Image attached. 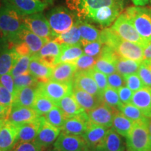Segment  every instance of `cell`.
Segmentation results:
<instances>
[{
	"mask_svg": "<svg viewBox=\"0 0 151 151\" xmlns=\"http://www.w3.org/2000/svg\"><path fill=\"white\" fill-rule=\"evenodd\" d=\"M0 36H1V32H0Z\"/></svg>",
	"mask_w": 151,
	"mask_h": 151,
	"instance_id": "cell-60",
	"label": "cell"
},
{
	"mask_svg": "<svg viewBox=\"0 0 151 151\" xmlns=\"http://www.w3.org/2000/svg\"><path fill=\"white\" fill-rule=\"evenodd\" d=\"M10 110L11 108H9V107H6V106L0 104V118L6 120Z\"/></svg>",
	"mask_w": 151,
	"mask_h": 151,
	"instance_id": "cell-52",
	"label": "cell"
},
{
	"mask_svg": "<svg viewBox=\"0 0 151 151\" xmlns=\"http://www.w3.org/2000/svg\"><path fill=\"white\" fill-rule=\"evenodd\" d=\"M148 127H149V131H150V134H151V118H150V120H149Z\"/></svg>",
	"mask_w": 151,
	"mask_h": 151,
	"instance_id": "cell-58",
	"label": "cell"
},
{
	"mask_svg": "<svg viewBox=\"0 0 151 151\" xmlns=\"http://www.w3.org/2000/svg\"><path fill=\"white\" fill-rule=\"evenodd\" d=\"M23 22L24 26L29 31L39 37L48 41L53 39V35L48 20L41 12L23 16Z\"/></svg>",
	"mask_w": 151,
	"mask_h": 151,
	"instance_id": "cell-9",
	"label": "cell"
},
{
	"mask_svg": "<svg viewBox=\"0 0 151 151\" xmlns=\"http://www.w3.org/2000/svg\"><path fill=\"white\" fill-rule=\"evenodd\" d=\"M39 116L32 108L21 106H11L6 120L16 125H20L33 121Z\"/></svg>",
	"mask_w": 151,
	"mask_h": 151,
	"instance_id": "cell-19",
	"label": "cell"
},
{
	"mask_svg": "<svg viewBox=\"0 0 151 151\" xmlns=\"http://www.w3.org/2000/svg\"><path fill=\"white\" fill-rule=\"evenodd\" d=\"M0 83L11 92V94L15 95L16 90H15L14 86V78L11 76L10 73H6L0 76Z\"/></svg>",
	"mask_w": 151,
	"mask_h": 151,
	"instance_id": "cell-50",
	"label": "cell"
},
{
	"mask_svg": "<svg viewBox=\"0 0 151 151\" xmlns=\"http://www.w3.org/2000/svg\"><path fill=\"white\" fill-rule=\"evenodd\" d=\"M150 3H151V0H150Z\"/></svg>",
	"mask_w": 151,
	"mask_h": 151,
	"instance_id": "cell-61",
	"label": "cell"
},
{
	"mask_svg": "<svg viewBox=\"0 0 151 151\" xmlns=\"http://www.w3.org/2000/svg\"><path fill=\"white\" fill-rule=\"evenodd\" d=\"M48 41V40H47V39L41 38L33 32H32L24 26L23 29H22L20 35H19L18 41L16 43H23L29 50L30 54H31L32 56L33 55L37 53L41 50L43 45Z\"/></svg>",
	"mask_w": 151,
	"mask_h": 151,
	"instance_id": "cell-23",
	"label": "cell"
},
{
	"mask_svg": "<svg viewBox=\"0 0 151 151\" xmlns=\"http://www.w3.org/2000/svg\"><path fill=\"white\" fill-rule=\"evenodd\" d=\"M86 141L82 136L60 134L54 143V149L58 151H85Z\"/></svg>",
	"mask_w": 151,
	"mask_h": 151,
	"instance_id": "cell-14",
	"label": "cell"
},
{
	"mask_svg": "<svg viewBox=\"0 0 151 151\" xmlns=\"http://www.w3.org/2000/svg\"><path fill=\"white\" fill-rule=\"evenodd\" d=\"M57 106L61 109L67 118L78 116L85 111L77 102L72 94L65 96L60 99L57 103Z\"/></svg>",
	"mask_w": 151,
	"mask_h": 151,
	"instance_id": "cell-30",
	"label": "cell"
},
{
	"mask_svg": "<svg viewBox=\"0 0 151 151\" xmlns=\"http://www.w3.org/2000/svg\"><path fill=\"white\" fill-rule=\"evenodd\" d=\"M123 151H124V150H123Z\"/></svg>",
	"mask_w": 151,
	"mask_h": 151,
	"instance_id": "cell-62",
	"label": "cell"
},
{
	"mask_svg": "<svg viewBox=\"0 0 151 151\" xmlns=\"http://www.w3.org/2000/svg\"><path fill=\"white\" fill-rule=\"evenodd\" d=\"M89 73L91 74L92 78H94V81L97 83L98 88L101 93L104 92L106 88L109 86L108 81H107V77L106 74L103 73L101 71L97 70L94 68L92 67L91 69H90Z\"/></svg>",
	"mask_w": 151,
	"mask_h": 151,
	"instance_id": "cell-44",
	"label": "cell"
},
{
	"mask_svg": "<svg viewBox=\"0 0 151 151\" xmlns=\"http://www.w3.org/2000/svg\"><path fill=\"white\" fill-rule=\"evenodd\" d=\"M133 1L134 4L137 6H145L149 2L150 0H132Z\"/></svg>",
	"mask_w": 151,
	"mask_h": 151,
	"instance_id": "cell-55",
	"label": "cell"
},
{
	"mask_svg": "<svg viewBox=\"0 0 151 151\" xmlns=\"http://www.w3.org/2000/svg\"><path fill=\"white\" fill-rule=\"evenodd\" d=\"M122 10V4L118 1L114 4L101 7L92 12L88 17L103 27L109 26L119 16Z\"/></svg>",
	"mask_w": 151,
	"mask_h": 151,
	"instance_id": "cell-11",
	"label": "cell"
},
{
	"mask_svg": "<svg viewBox=\"0 0 151 151\" xmlns=\"http://www.w3.org/2000/svg\"><path fill=\"white\" fill-rule=\"evenodd\" d=\"M55 0H4L5 4L12 7L22 16L40 13Z\"/></svg>",
	"mask_w": 151,
	"mask_h": 151,
	"instance_id": "cell-10",
	"label": "cell"
},
{
	"mask_svg": "<svg viewBox=\"0 0 151 151\" xmlns=\"http://www.w3.org/2000/svg\"><path fill=\"white\" fill-rule=\"evenodd\" d=\"M97 57H92L84 54L82 55L78 60L74 62L76 66L77 71H89L94 67L97 60Z\"/></svg>",
	"mask_w": 151,
	"mask_h": 151,
	"instance_id": "cell-42",
	"label": "cell"
},
{
	"mask_svg": "<svg viewBox=\"0 0 151 151\" xmlns=\"http://www.w3.org/2000/svg\"><path fill=\"white\" fill-rule=\"evenodd\" d=\"M24 27L23 16L9 6L5 5L0 8V32L1 37L15 43Z\"/></svg>",
	"mask_w": 151,
	"mask_h": 151,
	"instance_id": "cell-2",
	"label": "cell"
},
{
	"mask_svg": "<svg viewBox=\"0 0 151 151\" xmlns=\"http://www.w3.org/2000/svg\"><path fill=\"white\" fill-rule=\"evenodd\" d=\"M81 33L76 23L65 32L57 36L53 40L60 44L66 45H81Z\"/></svg>",
	"mask_w": 151,
	"mask_h": 151,
	"instance_id": "cell-34",
	"label": "cell"
},
{
	"mask_svg": "<svg viewBox=\"0 0 151 151\" xmlns=\"http://www.w3.org/2000/svg\"><path fill=\"white\" fill-rule=\"evenodd\" d=\"M46 18L52 30L53 39L70 29L77 22L72 13L64 7L52 9L47 14Z\"/></svg>",
	"mask_w": 151,
	"mask_h": 151,
	"instance_id": "cell-5",
	"label": "cell"
},
{
	"mask_svg": "<svg viewBox=\"0 0 151 151\" xmlns=\"http://www.w3.org/2000/svg\"><path fill=\"white\" fill-rule=\"evenodd\" d=\"M44 118L49 124L60 129L67 118L61 109L57 105L45 115Z\"/></svg>",
	"mask_w": 151,
	"mask_h": 151,
	"instance_id": "cell-37",
	"label": "cell"
},
{
	"mask_svg": "<svg viewBox=\"0 0 151 151\" xmlns=\"http://www.w3.org/2000/svg\"><path fill=\"white\" fill-rule=\"evenodd\" d=\"M18 126L6 120L0 130V151H11L16 143Z\"/></svg>",
	"mask_w": 151,
	"mask_h": 151,
	"instance_id": "cell-21",
	"label": "cell"
},
{
	"mask_svg": "<svg viewBox=\"0 0 151 151\" xmlns=\"http://www.w3.org/2000/svg\"><path fill=\"white\" fill-rule=\"evenodd\" d=\"M119 98L122 104L130 103L131 101L133 91L129 89L127 86H122L118 90Z\"/></svg>",
	"mask_w": 151,
	"mask_h": 151,
	"instance_id": "cell-51",
	"label": "cell"
},
{
	"mask_svg": "<svg viewBox=\"0 0 151 151\" xmlns=\"http://www.w3.org/2000/svg\"><path fill=\"white\" fill-rule=\"evenodd\" d=\"M99 40L104 45L112 48L120 58L137 62L143 61L144 47L122 39L111 27L101 31Z\"/></svg>",
	"mask_w": 151,
	"mask_h": 151,
	"instance_id": "cell-1",
	"label": "cell"
},
{
	"mask_svg": "<svg viewBox=\"0 0 151 151\" xmlns=\"http://www.w3.org/2000/svg\"><path fill=\"white\" fill-rule=\"evenodd\" d=\"M53 67L41 60L32 56L29 63V72L36 77L39 82H45L51 78Z\"/></svg>",
	"mask_w": 151,
	"mask_h": 151,
	"instance_id": "cell-26",
	"label": "cell"
},
{
	"mask_svg": "<svg viewBox=\"0 0 151 151\" xmlns=\"http://www.w3.org/2000/svg\"><path fill=\"white\" fill-rule=\"evenodd\" d=\"M145 121L134 122L131 131L126 137L128 151H151V134L148 123Z\"/></svg>",
	"mask_w": 151,
	"mask_h": 151,
	"instance_id": "cell-3",
	"label": "cell"
},
{
	"mask_svg": "<svg viewBox=\"0 0 151 151\" xmlns=\"http://www.w3.org/2000/svg\"><path fill=\"white\" fill-rule=\"evenodd\" d=\"M39 81L36 77L31 74L29 71L24 73L23 74L18 76L14 78V86L15 90H18L21 88H25L28 86H36L39 83Z\"/></svg>",
	"mask_w": 151,
	"mask_h": 151,
	"instance_id": "cell-41",
	"label": "cell"
},
{
	"mask_svg": "<svg viewBox=\"0 0 151 151\" xmlns=\"http://www.w3.org/2000/svg\"><path fill=\"white\" fill-rule=\"evenodd\" d=\"M130 103L140 109L145 117L151 118V88L144 87L134 92Z\"/></svg>",
	"mask_w": 151,
	"mask_h": 151,
	"instance_id": "cell-20",
	"label": "cell"
},
{
	"mask_svg": "<svg viewBox=\"0 0 151 151\" xmlns=\"http://www.w3.org/2000/svg\"><path fill=\"white\" fill-rule=\"evenodd\" d=\"M72 94L76 101L86 111H89L98 106L102 102L101 99L92 95L86 91L73 87Z\"/></svg>",
	"mask_w": 151,
	"mask_h": 151,
	"instance_id": "cell-28",
	"label": "cell"
},
{
	"mask_svg": "<svg viewBox=\"0 0 151 151\" xmlns=\"http://www.w3.org/2000/svg\"><path fill=\"white\" fill-rule=\"evenodd\" d=\"M76 24L81 33V46L99 40L101 32L92 24L81 20H77Z\"/></svg>",
	"mask_w": 151,
	"mask_h": 151,
	"instance_id": "cell-31",
	"label": "cell"
},
{
	"mask_svg": "<svg viewBox=\"0 0 151 151\" xmlns=\"http://www.w3.org/2000/svg\"><path fill=\"white\" fill-rule=\"evenodd\" d=\"M111 28L122 39L138 43L143 47L148 44L138 33L134 26L124 14L120 15L116 18L114 24Z\"/></svg>",
	"mask_w": 151,
	"mask_h": 151,
	"instance_id": "cell-8",
	"label": "cell"
},
{
	"mask_svg": "<svg viewBox=\"0 0 151 151\" xmlns=\"http://www.w3.org/2000/svg\"><path fill=\"white\" fill-rule=\"evenodd\" d=\"M83 46L84 54L87 55L98 58L101 54L104 44L99 40H98L87 43Z\"/></svg>",
	"mask_w": 151,
	"mask_h": 151,
	"instance_id": "cell-45",
	"label": "cell"
},
{
	"mask_svg": "<svg viewBox=\"0 0 151 151\" xmlns=\"http://www.w3.org/2000/svg\"><path fill=\"white\" fill-rule=\"evenodd\" d=\"M150 59H151V42H149L143 48V60Z\"/></svg>",
	"mask_w": 151,
	"mask_h": 151,
	"instance_id": "cell-53",
	"label": "cell"
},
{
	"mask_svg": "<svg viewBox=\"0 0 151 151\" xmlns=\"http://www.w3.org/2000/svg\"><path fill=\"white\" fill-rule=\"evenodd\" d=\"M51 151H58V150H55V149H54V150H52Z\"/></svg>",
	"mask_w": 151,
	"mask_h": 151,
	"instance_id": "cell-59",
	"label": "cell"
},
{
	"mask_svg": "<svg viewBox=\"0 0 151 151\" xmlns=\"http://www.w3.org/2000/svg\"><path fill=\"white\" fill-rule=\"evenodd\" d=\"M55 106L56 104L53 101L41 94L38 90V93L32 109L37 113L39 116H45Z\"/></svg>",
	"mask_w": 151,
	"mask_h": 151,
	"instance_id": "cell-35",
	"label": "cell"
},
{
	"mask_svg": "<svg viewBox=\"0 0 151 151\" xmlns=\"http://www.w3.org/2000/svg\"><path fill=\"white\" fill-rule=\"evenodd\" d=\"M123 14L144 41L147 43L151 42V9L132 6L126 9Z\"/></svg>",
	"mask_w": 151,
	"mask_h": 151,
	"instance_id": "cell-4",
	"label": "cell"
},
{
	"mask_svg": "<svg viewBox=\"0 0 151 151\" xmlns=\"http://www.w3.org/2000/svg\"><path fill=\"white\" fill-rule=\"evenodd\" d=\"M31 59V55H22L19 57L10 71L11 76L15 78L24 73L28 72Z\"/></svg>",
	"mask_w": 151,
	"mask_h": 151,
	"instance_id": "cell-39",
	"label": "cell"
},
{
	"mask_svg": "<svg viewBox=\"0 0 151 151\" xmlns=\"http://www.w3.org/2000/svg\"><path fill=\"white\" fill-rule=\"evenodd\" d=\"M85 151H106L102 146H99L96 147H87Z\"/></svg>",
	"mask_w": 151,
	"mask_h": 151,
	"instance_id": "cell-54",
	"label": "cell"
},
{
	"mask_svg": "<svg viewBox=\"0 0 151 151\" xmlns=\"http://www.w3.org/2000/svg\"><path fill=\"white\" fill-rule=\"evenodd\" d=\"M14 98V95L0 83V104L11 108Z\"/></svg>",
	"mask_w": 151,
	"mask_h": 151,
	"instance_id": "cell-49",
	"label": "cell"
},
{
	"mask_svg": "<svg viewBox=\"0 0 151 151\" xmlns=\"http://www.w3.org/2000/svg\"><path fill=\"white\" fill-rule=\"evenodd\" d=\"M142 62H144V63L146 64V65L148 66L149 68H150V69L151 70V59H150V60H143Z\"/></svg>",
	"mask_w": 151,
	"mask_h": 151,
	"instance_id": "cell-56",
	"label": "cell"
},
{
	"mask_svg": "<svg viewBox=\"0 0 151 151\" xmlns=\"http://www.w3.org/2000/svg\"><path fill=\"white\" fill-rule=\"evenodd\" d=\"M137 74L146 87L151 88V70L143 62H141Z\"/></svg>",
	"mask_w": 151,
	"mask_h": 151,
	"instance_id": "cell-46",
	"label": "cell"
},
{
	"mask_svg": "<svg viewBox=\"0 0 151 151\" xmlns=\"http://www.w3.org/2000/svg\"><path fill=\"white\" fill-rule=\"evenodd\" d=\"M43 149L35 141H32L16 143L11 151H42Z\"/></svg>",
	"mask_w": 151,
	"mask_h": 151,
	"instance_id": "cell-47",
	"label": "cell"
},
{
	"mask_svg": "<svg viewBox=\"0 0 151 151\" xmlns=\"http://www.w3.org/2000/svg\"><path fill=\"white\" fill-rule=\"evenodd\" d=\"M19 57L14 43L0 36V76L10 73Z\"/></svg>",
	"mask_w": 151,
	"mask_h": 151,
	"instance_id": "cell-12",
	"label": "cell"
},
{
	"mask_svg": "<svg viewBox=\"0 0 151 151\" xmlns=\"http://www.w3.org/2000/svg\"><path fill=\"white\" fill-rule=\"evenodd\" d=\"M60 131L61 129L59 128L49 124L43 116L41 127L35 141L42 148H48L55 143L60 134Z\"/></svg>",
	"mask_w": 151,
	"mask_h": 151,
	"instance_id": "cell-17",
	"label": "cell"
},
{
	"mask_svg": "<svg viewBox=\"0 0 151 151\" xmlns=\"http://www.w3.org/2000/svg\"><path fill=\"white\" fill-rule=\"evenodd\" d=\"M73 87L86 91L101 99L102 93L99 90L97 83L88 71L76 72L73 79Z\"/></svg>",
	"mask_w": 151,
	"mask_h": 151,
	"instance_id": "cell-16",
	"label": "cell"
},
{
	"mask_svg": "<svg viewBox=\"0 0 151 151\" xmlns=\"http://www.w3.org/2000/svg\"><path fill=\"white\" fill-rule=\"evenodd\" d=\"M61 49L62 45L52 39L45 43L37 53L32 56L54 68L57 65V60L61 52Z\"/></svg>",
	"mask_w": 151,
	"mask_h": 151,
	"instance_id": "cell-18",
	"label": "cell"
},
{
	"mask_svg": "<svg viewBox=\"0 0 151 151\" xmlns=\"http://www.w3.org/2000/svg\"><path fill=\"white\" fill-rule=\"evenodd\" d=\"M124 78L127 86L133 92H136L146 87L137 73L124 76Z\"/></svg>",
	"mask_w": 151,
	"mask_h": 151,
	"instance_id": "cell-43",
	"label": "cell"
},
{
	"mask_svg": "<svg viewBox=\"0 0 151 151\" xmlns=\"http://www.w3.org/2000/svg\"><path fill=\"white\" fill-rule=\"evenodd\" d=\"M118 109L126 117L134 122L145 121L149 119L143 116L140 109L131 103L121 104L118 107Z\"/></svg>",
	"mask_w": 151,
	"mask_h": 151,
	"instance_id": "cell-38",
	"label": "cell"
},
{
	"mask_svg": "<svg viewBox=\"0 0 151 151\" xmlns=\"http://www.w3.org/2000/svg\"><path fill=\"white\" fill-rule=\"evenodd\" d=\"M118 0H66L71 11L76 14L81 20H88L89 15L101 7L118 2Z\"/></svg>",
	"mask_w": 151,
	"mask_h": 151,
	"instance_id": "cell-7",
	"label": "cell"
},
{
	"mask_svg": "<svg viewBox=\"0 0 151 151\" xmlns=\"http://www.w3.org/2000/svg\"><path fill=\"white\" fill-rule=\"evenodd\" d=\"M43 118V116H39L33 121L18 125V133L16 143L35 141L41 127Z\"/></svg>",
	"mask_w": 151,
	"mask_h": 151,
	"instance_id": "cell-22",
	"label": "cell"
},
{
	"mask_svg": "<svg viewBox=\"0 0 151 151\" xmlns=\"http://www.w3.org/2000/svg\"><path fill=\"white\" fill-rule=\"evenodd\" d=\"M134 124V121L130 120L124 116L123 113L118 111L113 118L112 127L113 129L118 132L119 134L126 137L131 131Z\"/></svg>",
	"mask_w": 151,
	"mask_h": 151,
	"instance_id": "cell-32",
	"label": "cell"
},
{
	"mask_svg": "<svg viewBox=\"0 0 151 151\" xmlns=\"http://www.w3.org/2000/svg\"><path fill=\"white\" fill-rule=\"evenodd\" d=\"M83 53V50L81 45L62 44L61 52L57 60V65L64 62L74 63Z\"/></svg>",
	"mask_w": 151,
	"mask_h": 151,
	"instance_id": "cell-29",
	"label": "cell"
},
{
	"mask_svg": "<svg viewBox=\"0 0 151 151\" xmlns=\"http://www.w3.org/2000/svg\"><path fill=\"white\" fill-rule=\"evenodd\" d=\"M102 102L110 106L118 108L121 104L118 90L111 88L110 86L107 87L102 92Z\"/></svg>",
	"mask_w": 151,
	"mask_h": 151,
	"instance_id": "cell-40",
	"label": "cell"
},
{
	"mask_svg": "<svg viewBox=\"0 0 151 151\" xmlns=\"http://www.w3.org/2000/svg\"><path fill=\"white\" fill-rule=\"evenodd\" d=\"M106 151H123V142L118 132L113 129H108L104 140L101 145Z\"/></svg>",
	"mask_w": 151,
	"mask_h": 151,
	"instance_id": "cell-33",
	"label": "cell"
},
{
	"mask_svg": "<svg viewBox=\"0 0 151 151\" xmlns=\"http://www.w3.org/2000/svg\"><path fill=\"white\" fill-rule=\"evenodd\" d=\"M38 90L57 105L64 97L72 94L73 82H59L50 79L45 82H39Z\"/></svg>",
	"mask_w": 151,
	"mask_h": 151,
	"instance_id": "cell-6",
	"label": "cell"
},
{
	"mask_svg": "<svg viewBox=\"0 0 151 151\" xmlns=\"http://www.w3.org/2000/svg\"><path fill=\"white\" fill-rule=\"evenodd\" d=\"M38 84L16 90L12 106H21L32 108L38 93Z\"/></svg>",
	"mask_w": 151,
	"mask_h": 151,
	"instance_id": "cell-25",
	"label": "cell"
},
{
	"mask_svg": "<svg viewBox=\"0 0 151 151\" xmlns=\"http://www.w3.org/2000/svg\"><path fill=\"white\" fill-rule=\"evenodd\" d=\"M141 62L119 58L116 61V71L122 76H126L138 72Z\"/></svg>",
	"mask_w": 151,
	"mask_h": 151,
	"instance_id": "cell-36",
	"label": "cell"
},
{
	"mask_svg": "<svg viewBox=\"0 0 151 151\" xmlns=\"http://www.w3.org/2000/svg\"><path fill=\"white\" fill-rule=\"evenodd\" d=\"M90 123L89 117L85 111L78 116L69 117L66 119L61 130L63 133L67 134L81 136L88 129Z\"/></svg>",
	"mask_w": 151,
	"mask_h": 151,
	"instance_id": "cell-15",
	"label": "cell"
},
{
	"mask_svg": "<svg viewBox=\"0 0 151 151\" xmlns=\"http://www.w3.org/2000/svg\"><path fill=\"white\" fill-rule=\"evenodd\" d=\"M107 128L108 127L90 122L85 133L81 135L86 141L87 146L96 147L101 146L108 131Z\"/></svg>",
	"mask_w": 151,
	"mask_h": 151,
	"instance_id": "cell-24",
	"label": "cell"
},
{
	"mask_svg": "<svg viewBox=\"0 0 151 151\" xmlns=\"http://www.w3.org/2000/svg\"><path fill=\"white\" fill-rule=\"evenodd\" d=\"M107 81H108L109 86L117 90L123 86L124 84L125 83L124 76L120 74L118 72H115L111 73L110 75H108Z\"/></svg>",
	"mask_w": 151,
	"mask_h": 151,
	"instance_id": "cell-48",
	"label": "cell"
},
{
	"mask_svg": "<svg viewBox=\"0 0 151 151\" xmlns=\"http://www.w3.org/2000/svg\"><path fill=\"white\" fill-rule=\"evenodd\" d=\"M118 112V109L115 107L110 106L105 103H101L96 108L87 111V113L92 123L106 127H112L113 118Z\"/></svg>",
	"mask_w": 151,
	"mask_h": 151,
	"instance_id": "cell-13",
	"label": "cell"
},
{
	"mask_svg": "<svg viewBox=\"0 0 151 151\" xmlns=\"http://www.w3.org/2000/svg\"><path fill=\"white\" fill-rule=\"evenodd\" d=\"M77 71L74 63H60L53 68L51 80L59 82H73V77Z\"/></svg>",
	"mask_w": 151,
	"mask_h": 151,
	"instance_id": "cell-27",
	"label": "cell"
},
{
	"mask_svg": "<svg viewBox=\"0 0 151 151\" xmlns=\"http://www.w3.org/2000/svg\"><path fill=\"white\" fill-rule=\"evenodd\" d=\"M6 121V120H5V119H1V118H0V130H1V128H2L4 124H5Z\"/></svg>",
	"mask_w": 151,
	"mask_h": 151,
	"instance_id": "cell-57",
	"label": "cell"
}]
</instances>
